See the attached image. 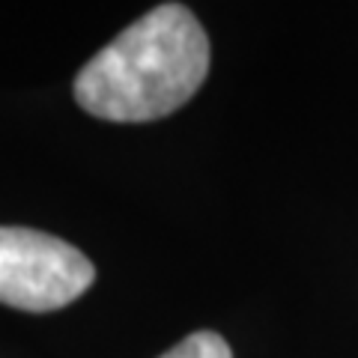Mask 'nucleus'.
<instances>
[{"label": "nucleus", "instance_id": "f257e3e1", "mask_svg": "<svg viewBox=\"0 0 358 358\" xmlns=\"http://www.w3.org/2000/svg\"><path fill=\"white\" fill-rule=\"evenodd\" d=\"M209 75V39L182 3L138 18L75 78V102L108 122H150L173 114Z\"/></svg>", "mask_w": 358, "mask_h": 358}, {"label": "nucleus", "instance_id": "7ed1b4c3", "mask_svg": "<svg viewBox=\"0 0 358 358\" xmlns=\"http://www.w3.org/2000/svg\"><path fill=\"white\" fill-rule=\"evenodd\" d=\"M162 358H233L227 341L215 331H194L185 341H179L173 350H167Z\"/></svg>", "mask_w": 358, "mask_h": 358}, {"label": "nucleus", "instance_id": "f03ea898", "mask_svg": "<svg viewBox=\"0 0 358 358\" xmlns=\"http://www.w3.org/2000/svg\"><path fill=\"white\" fill-rule=\"evenodd\" d=\"M96 281V268L75 245L27 227H0V301L48 313L72 305Z\"/></svg>", "mask_w": 358, "mask_h": 358}]
</instances>
